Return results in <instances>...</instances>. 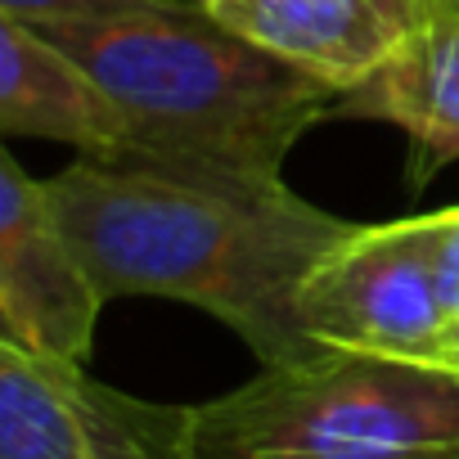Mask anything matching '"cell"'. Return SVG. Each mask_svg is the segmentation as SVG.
<instances>
[{"label":"cell","instance_id":"obj_7","mask_svg":"<svg viewBox=\"0 0 459 459\" xmlns=\"http://www.w3.org/2000/svg\"><path fill=\"white\" fill-rule=\"evenodd\" d=\"M329 117H369L410 135V189L459 158V0H437L428 23L369 82L333 100Z\"/></svg>","mask_w":459,"mask_h":459},{"label":"cell","instance_id":"obj_12","mask_svg":"<svg viewBox=\"0 0 459 459\" xmlns=\"http://www.w3.org/2000/svg\"><path fill=\"white\" fill-rule=\"evenodd\" d=\"M428 365H437V369H446V374H459V316H455V320H446L441 342H437V351H432V360H428Z\"/></svg>","mask_w":459,"mask_h":459},{"label":"cell","instance_id":"obj_8","mask_svg":"<svg viewBox=\"0 0 459 459\" xmlns=\"http://www.w3.org/2000/svg\"><path fill=\"white\" fill-rule=\"evenodd\" d=\"M0 126L73 144L86 162H126V122L104 86L41 32L0 19Z\"/></svg>","mask_w":459,"mask_h":459},{"label":"cell","instance_id":"obj_5","mask_svg":"<svg viewBox=\"0 0 459 459\" xmlns=\"http://www.w3.org/2000/svg\"><path fill=\"white\" fill-rule=\"evenodd\" d=\"M104 289L46 198L10 153L0 158V325L5 342L64 365H86Z\"/></svg>","mask_w":459,"mask_h":459},{"label":"cell","instance_id":"obj_9","mask_svg":"<svg viewBox=\"0 0 459 459\" xmlns=\"http://www.w3.org/2000/svg\"><path fill=\"white\" fill-rule=\"evenodd\" d=\"M77 369L0 342V459H100Z\"/></svg>","mask_w":459,"mask_h":459},{"label":"cell","instance_id":"obj_3","mask_svg":"<svg viewBox=\"0 0 459 459\" xmlns=\"http://www.w3.org/2000/svg\"><path fill=\"white\" fill-rule=\"evenodd\" d=\"M185 459H459V374L320 351L189 405Z\"/></svg>","mask_w":459,"mask_h":459},{"label":"cell","instance_id":"obj_10","mask_svg":"<svg viewBox=\"0 0 459 459\" xmlns=\"http://www.w3.org/2000/svg\"><path fill=\"white\" fill-rule=\"evenodd\" d=\"M171 0H0V19H14L23 28H50V23H91V19H117L140 14Z\"/></svg>","mask_w":459,"mask_h":459},{"label":"cell","instance_id":"obj_4","mask_svg":"<svg viewBox=\"0 0 459 459\" xmlns=\"http://www.w3.org/2000/svg\"><path fill=\"white\" fill-rule=\"evenodd\" d=\"M298 320L320 351L428 365L446 329L432 271V212L351 225L307 275Z\"/></svg>","mask_w":459,"mask_h":459},{"label":"cell","instance_id":"obj_6","mask_svg":"<svg viewBox=\"0 0 459 459\" xmlns=\"http://www.w3.org/2000/svg\"><path fill=\"white\" fill-rule=\"evenodd\" d=\"M212 19L347 95L428 23L437 0H207Z\"/></svg>","mask_w":459,"mask_h":459},{"label":"cell","instance_id":"obj_2","mask_svg":"<svg viewBox=\"0 0 459 459\" xmlns=\"http://www.w3.org/2000/svg\"><path fill=\"white\" fill-rule=\"evenodd\" d=\"M68 50L126 122V162L167 176L280 185L289 149L338 91L253 46L207 5L32 28Z\"/></svg>","mask_w":459,"mask_h":459},{"label":"cell","instance_id":"obj_13","mask_svg":"<svg viewBox=\"0 0 459 459\" xmlns=\"http://www.w3.org/2000/svg\"><path fill=\"white\" fill-rule=\"evenodd\" d=\"M185 5H207V0H185Z\"/></svg>","mask_w":459,"mask_h":459},{"label":"cell","instance_id":"obj_1","mask_svg":"<svg viewBox=\"0 0 459 459\" xmlns=\"http://www.w3.org/2000/svg\"><path fill=\"white\" fill-rule=\"evenodd\" d=\"M104 298H171L235 329L266 369L320 356L298 293L351 225L293 189L73 162L41 180Z\"/></svg>","mask_w":459,"mask_h":459},{"label":"cell","instance_id":"obj_11","mask_svg":"<svg viewBox=\"0 0 459 459\" xmlns=\"http://www.w3.org/2000/svg\"><path fill=\"white\" fill-rule=\"evenodd\" d=\"M432 271L446 320L459 316V207L432 212Z\"/></svg>","mask_w":459,"mask_h":459}]
</instances>
